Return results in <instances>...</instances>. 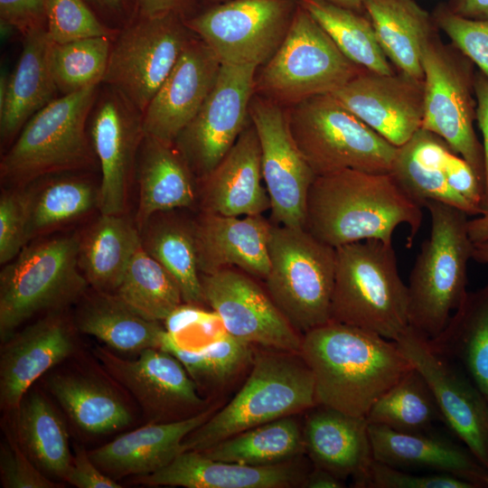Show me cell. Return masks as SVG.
<instances>
[{
    "label": "cell",
    "instance_id": "obj_1",
    "mask_svg": "<svg viewBox=\"0 0 488 488\" xmlns=\"http://www.w3.org/2000/svg\"><path fill=\"white\" fill-rule=\"evenodd\" d=\"M299 354L312 371L316 405L356 417H366L413 368L395 341L333 321L304 333Z\"/></svg>",
    "mask_w": 488,
    "mask_h": 488
},
{
    "label": "cell",
    "instance_id": "obj_2",
    "mask_svg": "<svg viewBox=\"0 0 488 488\" xmlns=\"http://www.w3.org/2000/svg\"><path fill=\"white\" fill-rule=\"evenodd\" d=\"M421 222V206L389 173L345 169L319 175L307 194L305 229L334 249L369 239L390 243L402 224L411 245Z\"/></svg>",
    "mask_w": 488,
    "mask_h": 488
},
{
    "label": "cell",
    "instance_id": "obj_3",
    "mask_svg": "<svg viewBox=\"0 0 488 488\" xmlns=\"http://www.w3.org/2000/svg\"><path fill=\"white\" fill-rule=\"evenodd\" d=\"M430 217L428 238L421 244L408 286V324L431 340L446 326L465 300L467 265L474 242L468 230V214L449 204L427 201Z\"/></svg>",
    "mask_w": 488,
    "mask_h": 488
},
{
    "label": "cell",
    "instance_id": "obj_4",
    "mask_svg": "<svg viewBox=\"0 0 488 488\" xmlns=\"http://www.w3.org/2000/svg\"><path fill=\"white\" fill-rule=\"evenodd\" d=\"M335 251L330 321L397 341L409 327L408 297L392 242L369 239Z\"/></svg>",
    "mask_w": 488,
    "mask_h": 488
},
{
    "label": "cell",
    "instance_id": "obj_5",
    "mask_svg": "<svg viewBox=\"0 0 488 488\" xmlns=\"http://www.w3.org/2000/svg\"><path fill=\"white\" fill-rule=\"evenodd\" d=\"M315 406L313 374L298 352H255L241 389L184 438L183 450L202 452L247 429Z\"/></svg>",
    "mask_w": 488,
    "mask_h": 488
},
{
    "label": "cell",
    "instance_id": "obj_6",
    "mask_svg": "<svg viewBox=\"0 0 488 488\" xmlns=\"http://www.w3.org/2000/svg\"><path fill=\"white\" fill-rule=\"evenodd\" d=\"M99 85L55 98L23 126L0 163L2 182L23 188L42 177L90 167L97 160L88 122Z\"/></svg>",
    "mask_w": 488,
    "mask_h": 488
},
{
    "label": "cell",
    "instance_id": "obj_7",
    "mask_svg": "<svg viewBox=\"0 0 488 488\" xmlns=\"http://www.w3.org/2000/svg\"><path fill=\"white\" fill-rule=\"evenodd\" d=\"M80 235L41 237L0 272V339L39 314L63 311L89 290L78 260Z\"/></svg>",
    "mask_w": 488,
    "mask_h": 488
},
{
    "label": "cell",
    "instance_id": "obj_8",
    "mask_svg": "<svg viewBox=\"0 0 488 488\" xmlns=\"http://www.w3.org/2000/svg\"><path fill=\"white\" fill-rule=\"evenodd\" d=\"M292 136L316 176L345 169L390 173L398 147L332 94L286 108Z\"/></svg>",
    "mask_w": 488,
    "mask_h": 488
},
{
    "label": "cell",
    "instance_id": "obj_9",
    "mask_svg": "<svg viewBox=\"0 0 488 488\" xmlns=\"http://www.w3.org/2000/svg\"><path fill=\"white\" fill-rule=\"evenodd\" d=\"M266 289L301 335L330 321L336 251L305 228L272 224Z\"/></svg>",
    "mask_w": 488,
    "mask_h": 488
},
{
    "label": "cell",
    "instance_id": "obj_10",
    "mask_svg": "<svg viewBox=\"0 0 488 488\" xmlns=\"http://www.w3.org/2000/svg\"><path fill=\"white\" fill-rule=\"evenodd\" d=\"M363 70L298 3L285 39L256 76L255 93L287 108L313 96L332 94Z\"/></svg>",
    "mask_w": 488,
    "mask_h": 488
},
{
    "label": "cell",
    "instance_id": "obj_11",
    "mask_svg": "<svg viewBox=\"0 0 488 488\" xmlns=\"http://www.w3.org/2000/svg\"><path fill=\"white\" fill-rule=\"evenodd\" d=\"M184 19L176 14L137 15L114 39L102 83L142 115L196 36Z\"/></svg>",
    "mask_w": 488,
    "mask_h": 488
},
{
    "label": "cell",
    "instance_id": "obj_12",
    "mask_svg": "<svg viewBox=\"0 0 488 488\" xmlns=\"http://www.w3.org/2000/svg\"><path fill=\"white\" fill-rule=\"evenodd\" d=\"M297 0H231L184 19L221 64L263 66L285 39Z\"/></svg>",
    "mask_w": 488,
    "mask_h": 488
},
{
    "label": "cell",
    "instance_id": "obj_13",
    "mask_svg": "<svg viewBox=\"0 0 488 488\" xmlns=\"http://www.w3.org/2000/svg\"><path fill=\"white\" fill-rule=\"evenodd\" d=\"M424 110L421 128L441 137L484 184L483 149L474 129V77L466 62L433 36L422 52Z\"/></svg>",
    "mask_w": 488,
    "mask_h": 488
},
{
    "label": "cell",
    "instance_id": "obj_14",
    "mask_svg": "<svg viewBox=\"0 0 488 488\" xmlns=\"http://www.w3.org/2000/svg\"><path fill=\"white\" fill-rule=\"evenodd\" d=\"M258 67L221 64L211 91L174 142L196 180L208 174L249 123Z\"/></svg>",
    "mask_w": 488,
    "mask_h": 488
},
{
    "label": "cell",
    "instance_id": "obj_15",
    "mask_svg": "<svg viewBox=\"0 0 488 488\" xmlns=\"http://www.w3.org/2000/svg\"><path fill=\"white\" fill-rule=\"evenodd\" d=\"M249 113L259 140L270 221L305 228L307 194L316 175L292 136L286 108L255 93Z\"/></svg>",
    "mask_w": 488,
    "mask_h": 488
},
{
    "label": "cell",
    "instance_id": "obj_16",
    "mask_svg": "<svg viewBox=\"0 0 488 488\" xmlns=\"http://www.w3.org/2000/svg\"><path fill=\"white\" fill-rule=\"evenodd\" d=\"M404 192L421 207L436 201L468 215L483 210V184L474 168L446 141L420 128L398 147L389 173Z\"/></svg>",
    "mask_w": 488,
    "mask_h": 488
},
{
    "label": "cell",
    "instance_id": "obj_17",
    "mask_svg": "<svg viewBox=\"0 0 488 488\" xmlns=\"http://www.w3.org/2000/svg\"><path fill=\"white\" fill-rule=\"evenodd\" d=\"M205 303L231 336L267 349L298 352L302 335L257 278L236 267L201 275Z\"/></svg>",
    "mask_w": 488,
    "mask_h": 488
},
{
    "label": "cell",
    "instance_id": "obj_18",
    "mask_svg": "<svg viewBox=\"0 0 488 488\" xmlns=\"http://www.w3.org/2000/svg\"><path fill=\"white\" fill-rule=\"evenodd\" d=\"M427 381L443 421L488 470V401L465 372L410 326L395 341Z\"/></svg>",
    "mask_w": 488,
    "mask_h": 488
},
{
    "label": "cell",
    "instance_id": "obj_19",
    "mask_svg": "<svg viewBox=\"0 0 488 488\" xmlns=\"http://www.w3.org/2000/svg\"><path fill=\"white\" fill-rule=\"evenodd\" d=\"M93 352L107 372L134 396L149 422L181 420L208 408L183 365L164 350L146 349L134 360L99 346Z\"/></svg>",
    "mask_w": 488,
    "mask_h": 488
},
{
    "label": "cell",
    "instance_id": "obj_20",
    "mask_svg": "<svg viewBox=\"0 0 488 488\" xmlns=\"http://www.w3.org/2000/svg\"><path fill=\"white\" fill-rule=\"evenodd\" d=\"M142 116L109 87L95 101L89 117L88 133L101 172L99 213L123 214L126 211L132 171L145 136Z\"/></svg>",
    "mask_w": 488,
    "mask_h": 488
},
{
    "label": "cell",
    "instance_id": "obj_21",
    "mask_svg": "<svg viewBox=\"0 0 488 488\" xmlns=\"http://www.w3.org/2000/svg\"><path fill=\"white\" fill-rule=\"evenodd\" d=\"M332 95L397 147L421 128L424 80L402 72L386 75L363 70Z\"/></svg>",
    "mask_w": 488,
    "mask_h": 488
},
{
    "label": "cell",
    "instance_id": "obj_22",
    "mask_svg": "<svg viewBox=\"0 0 488 488\" xmlns=\"http://www.w3.org/2000/svg\"><path fill=\"white\" fill-rule=\"evenodd\" d=\"M221 66L211 48L195 36L145 110V136L174 144L211 91Z\"/></svg>",
    "mask_w": 488,
    "mask_h": 488
},
{
    "label": "cell",
    "instance_id": "obj_23",
    "mask_svg": "<svg viewBox=\"0 0 488 488\" xmlns=\"http://www.w3.org/2000/svg\"><path fill=\"white\" fill-rule=\"evenodd\" d=\"M74 326L63 311L51 312L3 343L0 404L4 410L14 411L37 379L75 352Z\"/></svg>",
    "mask_w": 488,
    "mask_h": 488
},
{
    "label": "cell",
    "instance_id": "obj_24",
    "mask_svg": "<svg viewBox=\"0 0 488 488\" xmlns=\"http://www.w3.org/2000/svg\"><path fill=\"white\" fill-rule=\"evenodd\" d=\"M268 210L259 140L249 121L220 163L197 180L196 211L247 216L264 214Z\"/></svg>",
    "mask_w": 488,
    "mask_h": 488
},
{
    "label": "cell",
    "instance_id": "obj_25",
    "mask_svg": "<svg viewBox=\"0 0 488 488\" xmlns=\"http://www.w3.org/2000/svg\"><path fill=\"white\" fill-rule=\"evenodd\" d=\"M272 224L263 214L241 217L196 211L195 242L201 275L236 267L264 281L269 270Z\"/></svg>",
    "mask_w": 488,
    "mask_h": 488
},
{
    "label": "cell",
    "instance_id": "obj_26",
    "mask_svg": "<svg viewBox=\"0 0 488 488\" xmlns=\"http://www.w3.org/2000/svg\"><path fill=\"white\" fill-rule=\"evenodd\" d=\"M307 474L297 458L260 466L213 460L187 450L159 471L135 476V483L185 488H288L302 486Z\"/></svg>",
    "mask_w": 488,
    "mask_h": 488
},
{
    "label": "cell",
    "instance_id": "obj_27",
    "mask_svg": "<svg viewBox=\"0 0 488 488\" xmlns=\"http://www.w3.org/2000/svg\"><path fill=\"white\" fill-rule=\"evenodd\" d=\"M211 408L190 418L170 422H149L92 451L89 456L113 479L151 474L183 452V440L211 415Z\"/></svg>",
    "mask_w": 488,
    "mask_h": 488
},
{
    "label": "cell",
    "instance_id": "obj_28",
    "mask_svg": "<svg viewBox=\"0 0 488 488\" xmlns=\"http://www.w3.org/2000/svg\"><path fill=\"white\" fill-rule=\"evenodd\" d=\"M373 459L395 468H423L486 487L488 470L467 449L426 432L408 433L369 424Z\"/></svg>",
    "mask_w": 488,
    "mask_h": 488
},
{
    "label": "cell",
    "instance_id": "obj_29",
    "mask_svg": "<svg viewBox=\"0 0 488 488\" xmlns=\"http://www.w3.org/2000/svg\"><path fill=\"white\" fill-rule=\"evenodd\" d=\"M303 428L305 451L315 467L362 487L373 455L365 417L316 405Z\"/></svg>",
    "mask_w": 488,
    "mask_h": 488
},
{
    "label": "cell",
    "instance_id": "obj_30",
    "mask_svg": "<svg viewBox=\"0 0 488 488\" xmlns=\"http://www.w3.org/2000/svg\"><path fill=\"white\" fill-rule=\"evenodd\" d=\"M135 168L138 184L135 223L138 230L155 213L196 211L197 180L173 143L145 136Z\"/></svg>",
    "mask_w": 488,
    "mask_h": 488
},
{
    "label": "cell",
    "instance_id": "obj_31",
    "mask_svg": "<svg viewBox=\"0 0 488 488\" xmlns=\"http://www.w3.org/2000/svg\"><path fill=\"white\" fill-rule=\"evenodd\" d=\"M50 44L46 29L23 35L22 52L0 99L2 145L12 144L27 121L56 98L58 90L49 64Z\"/></svg>",
    "mask_w": 488,
    "mask_h": 488
},
{
    "label": "cell",
    "instance_id": "obj_32",
    "mask_svg": "<svg viewBox=\"0 0 488 488\" xmlns=\"http://www.w3.org/2000/svg\"><path fill=\"white\" fill-rule=\"evenodd\" d=\"M179 209L155 213L139 230L144 250L178 285L183 303L206 305L198 267L194 216Z\"/></svg>",
    "mask_w": 488,
    "mask_h": 488
},
{
    "label": "cell",
    "instance_id": "obj_33",
    "mask_svg": "<svg viewBox=\"0 0 488 488\" xmlns=\"http://www.w3.org/2000/svg\"><path fill=\"white\" fill-rule=\"evenodd\" d=\"M78 304L75 327L109 349L139 353L162 348L167 331L161 322L141 316L115 294L88 290Z\"/></svg>",
    "mask_w": 488,
    "mask_h": 488
},
{
    "label": "cell",
    "instance_id": "obj_34",
    "mask_svg": "<svg viewBox=\"0 0 488 488\" xmlns=\"http://www.w3.org/2000/svg\"><path fill=\"white\" fill-rule=\"evenodd\" d=\"M140 247L139 230L125 213H100L80 235L79 267L92 289L115 293Z\"/></svg>",
    "mask_w": 488,
    "mask_h": 488
},
{
    "label": "cell",
    "instance_id": "obj_35",
    "mask_svg": "<svg viewBox=\"0 0 488 488\" xmlns=\"http://www.w3.org/2000/svg\"><path fill=\"white\" fill-rule=\"evenodd\" d=\"M363 9L387 58L399 72L423 80L422 52L433 36L428 13L415 0H364Z\"/></svg>",
    "mask_w": 488,
    "mask_h": 488
},
{
    "label": "cell",
    "instance_id": "obj_36",
    "mask_svg": "<svg viewBox=\"0 0 488 488\" xmlns=\"http://www.w3.org/2000/svg\"><path fill=\"white\" fill-rule=\"evenodd\" d=\"M47 387L72 422L83 432L99 435L128 426L131 411L119 393L94 375L56 373Z\"/></svg>",
    "mask_w": 488,
    "mask_h": 488
},
{
    "label": "cell",
    "instance_id": "obj_37",
    "mask_svg": "<svg viewBox=\"0 0 488 488\" xmlns=\"http://www.w3.org/2000/svg\"><path fill=\"white\" fill-rule=\"evenodd\" d=\"M427 341L457 364L488 401V284L468 292L441 333Z\"/></svg>",
    "mask_w": 488,
    "mask_h": 488
},
{
    "label": "cell",
    "instance_id": "obj_38",
    "mask_svg": "<svg viewBox=\"0 0 488 488\" xmlns=\"http://www.w3.org/2000/svg\"><path fill=\"white\" fill-rule=\"evenodd\" d=\"M53 175L23 187L28 243L99 210V185L76 176Z\"/></svg>",
    "mask_w": 488,
    "mask_h": 488
},
{
    "label": "cell",
    "instance_id": "obj_39",
    "mask_svg": "<svg viewBox=\"0 0 488 488\" xmlns=\"http://www.w3.org/2000/svg\"><path fill=\"white\" fill-rule=\"evenodd\" d=\"M14 411L22 449L46 475L65 480L73 456L61 415L38 391L26 393Z\"/></svg>",
    "mask_w": 488,
    "mask_h": 488
},
{
    "label": "cell",
    "instance_id": "obj_40",
    "mask_svg": "<svg viewBox=\"0 0 488 488\" xmlns=\"http://www.w3.org/2000/svg\"><path fill=\"white\" fill-rule=\"evenodd\" d=\"M305 451L304 432L293 415L231 436L202 453L213 460L261 466L291 461Z\"/></svg>",
    "mask_w": 488,
    "mask_h": 488
},
{
    "label": "cell",
    "instance_id": "obj_41",
    "mask_svg": "<svg viewBox=\"0 0 488 488\" xmlns=\"http://www.w3.org/2000/svg\"><path fill=\"white\" fill-rule=\"evenodd\" d=\"M297 1L352 62L372 72L395 73L369 18L326 0Z\"/></svg>",
    "mask_w": 488,
    "mask_h": 488
},
{
    "label": "cell",
    "instance_id": "obj_42",
    "mask_svg": "<svg viewBox=\"0 0 488 488\" xmlns=\"http://www.w3.org/2000/svg\"><path fill=\"white\" fill-rule=\"evenodd\" d=\"M368 424L408 432H427L442 414L427 381L413 366L388 389L366 415Z\"/></svg>",
    "mask_w": 488,
    "mask_h": 488
},
{
    "label": "cell",
    "instance_id": "obj_43",
    "mask_svg": "<svg viewBox=\"0 0 488 488\" xmlns=\"http://www.w3.org/2000/svg\"><path fill=\"white\" fill-rule=\"evenodd\" d=\"M251 346L223 330L202 348L189 349L167 332L162 350L183 365L197 386L217 388L251 365L255 353Z\"/></svg>",
    "mask_w": 488,
    "mask_h": 488
},
{
    "label": "cell",
    "instance_id": "obj_44",
    "mask_svg": "<svg viewBox=\"0 0 488 488\" xmlns=\"http://www.w3.org/2000/svg\"><path fill=\"white\" fill-rule=\"evenodd\" d=\"M113 294L141 316L157 322H164L183 303L175 280L142 246Z\"/></svg>",
    "mask_w": 488,
    "mask_h": 488
},
{
    "label": "cell",
    "instance_id": "obj_45",
    "mask_svg": "<svg viewBox=\"0 0 488 488\" xmlns=\"http://www.w3.org/2000/svg\"><path fill=\"white\" fill-rule=\"evenodd\" d=\"M112 41L91 37L61 44L51 42L50 70L61 96L102 83Z\"/></svg>",
    "mask_w": 488,
    "mask_h": 488
},
{
    "label": "cell",
    "instance_id": "obj_46",
    "mask_svg": "<svg viewBox=\"0 0 488 488\" xmlns=\"http://www.w3.org/2000/svg\"><path fill=\"white\" fill-rule=\"evenodd\" d=\"M46 33L61 44L91 37L114 40L120 30L105 24L85 0H46Z\"/></svg>",
    "mask_w": 488,
    "mask_h": 488
},
{
    "label": "cell",
    "instance_id": "obj_47",
    "mask_svg": "<svg viewBox=\"0 0 488 488\" xmlns=\"http://www.w3.org/2000/svg\"><path fill=\"white\" fill-rule=\"evenodd\" d=\"M436 23L455 48L488 79V20L466 18L449 10L440 11Z\"/></svg>",
    "mask_w": 488,
    "mask_h": 488
},
{
    "label": "cell",
    "instance_id": "obj_48",
    "mask_svg": "<svg viewBox=\"0 0 488 488\" xmlns=\"http://www.w3.org/2000/svg\"><path fill=\"white\" fill-rule=\"evenodd\" d=\"M27 244L23 188H5L0 197V264L13 260Z\"/></svg>",
    "mask_w": 488,
    "mask_h": 488
},
{
    "label": "cell",
    "instance_id": "obj_49",
    "mask_svg": "<svg viewBox=\"0 0 488 488\" xmlns=\"http://www.w3.org/2000/svg\"><path fill=\"white\" fill-rule=\"evenodd\" d=\"M362 487L371 488H474L455 475L443 473L413 474L375 460L372 461Z\"/></svg>",
    "mask_w": 488,
    "mask_h": 488
},
{
    "label": "cell",
    "instance_id": "obj_50",
    "mask_svg": "<svg viewBox=\"0 0 488 488\" xmlns=\"http://www.w3.org/2000/svg\"><path fill=\"white\" fill-rule=\"evenodd\" d=\"M0 474L5 488H55L51 480L24 453L20 445L9 439L1 443Z\"/></svg>",
    "mask_w": 488,
    "mask_h": 488
},
{
    "label": "cell",
    "instance_id": "obj_51",
    "mask_svg": "<svg viewBox=\"0 0 488 488\" xmlns=\"http://www.w3.org/2000/svg\"><path fill=\"white\" fill-rule=\"evenodd\" d=\"M46 0H0L1 27L23 35L46 29Z\"/></svg>",
    "mask_w": 488,
    "mask_h": 488
},
{
    "label": "cell",
    "instance_id": "obj_52",
    "mask_svg": "<svg viewBox=\"0 0 488 488\" xmlns=\"http://www.w3.org/2000/svg\"><path fill=\"white\" fill-rule=\"evenodd\" d=\"M65 481L78 488L122 487L115 479L101 471L81 446H77Z\"/></svg>",
    "mask_w": 488,
    "mask_h": 488
},
{
    "label": "cell",
    "instance_id": "obj_53",
    "mask_svg": "<svg viewBox=\"0 0 488 488\" xmlns=\"http://www.w3.org/2000/svg\"><path fill=\"white\" fill-rule=\"evenodd\" d=\"M474 93L475 96V119L483 139L484 184L483 211L488 210V79L478 71L474 77Z\"/></svg>",
    "mask_w": 488,
    "mask_h": 488
},
{
    "label": "cell",
    "instance_id": "obj_54",
    "mask_svg": "<svg viewBox=\"0 0 488 488\" xmlns=\"http://www.w3.org/2000/svg\"><path fill=\"white\" fill-rule=\"evenodd\" d=\"M210 314L202 306L183 303L164 321V328L177 337L192 327H201Z\"/></svg>",
    "mask_w": 488,
    "mask_h": 488
},
{
    "label": "cell",
    "instance_id": "obj_55",
    "mask_svg": "<svg viewBox=\"0 0 488 488\" xmlns=\"http://www.w3.org/2000/svg\"><path fill=\"white\" fill-rule=\"evenodd\" d=\"M196 0H135L136 13L139 16L176 14L188 17Z\"/></svg>",
    "mask_w": 488,
    "mask_h": 488
},
{
    "label": "cell",
    "instance_id": "obj_56",
    "mask_svg": "<svg viewBox=\"0 0 488 488\" xmlns=\"http://www.w3.org/2000/svg\"><path fill=\"white\" fill-rule=\"evenodd\" d=\"M301 487L305 488H342L344 487L343 480L331 472L315 467L306 474Z\"/></svg>",
    "mask_w": 488,
    "mask_h": 488
},
{
    "label": "cell",
    "instance_id": "obj_57",
    "mask_svg": "<svg viewBox=\"0 0 488 488\" xmlns=\"http://www.w3.org/2000/svg\"><path fill=\"white\" fill-rule=\"evenodd\" d=\"M95 13L114 19H124L129 11L128 0H85Z\"/></svg>",
    "mask_w": 488,
    "mask_h": 488
},
{
    "label": "cell",
    "instance_id": "obj_58",
    "mask_svg": "<svg viewBox=\"0 0 488 488\" xmlns=\"http://www.w3.org/2000/svg\"><path fill=\"white\" fill-rule=\"evenodd\" d=\"M451 11L470 19L488 20V0H455Z\"/></svg>",
    "mask_w": 488,
    "mask_h": 488
},
{
    "label": "cell",
    "instance_id": "obj_59",
    "mask_svg": "<svg viewBox=\"0 0 488 488\" xmlns=\"http://www.w3.org/2000/svg\"><path fill=\"white\" fill-rule=\"evenodd\" d=\"M467 230L473 242L488 240V210L468 220Z\"/></svg>",
    "mask_w": 488,
    "mask_h": 488
},
{
    "label": "cell",
    "instance_id": "obj_60",
    "mask_svg": "<svg viewBox=\"0 0 488 488\" xmlns=\"http://www.w3.org/2000/svg\"><path fill=\"white\" fill-rule=\"evenodd\" d=\"M472 258L479 263L488 264V240L474 242Z\"/></svg>",
    "mask_w": 488,
    "mask_h": 488
},
{
    "label": "cell",
    "instance_id": "obj_61",
    "mask_svg": "<svg viewBox=\"0 0 488 488\" xmlns=\"http://www.w3.org/2000/svg\"><path fill=\"white\" fill-rule=\"evenodd\" d=\"M339 6L360 12L363 8L364 0H326Z\"/></svg>",
    "mask_w": 488,
    "mask_h": 488
},
{
    "label": "cell",
    "instance_id": "obj_62",
    "mask_svg": "<svg viewBox=\"0 0 488 488\" xmlns=\"http://www.w3.org/2000/svg\"><path fill=\"white\" fill-rule=\"evenodd\" d=\"M206 1L211 3L212 5H217V4H221V3H225L231 0H206Z\"/></svg>",
    "mask_w": 488,
    "mask_h": 488
},
{
    "label": "cell",
    "instance_id": "obj_63",
    "mask_svg": "<svg viewBox=\"0 0 488 488\" xmlns=\"http://www.w3.org/2000/svg\"><path fill=\"white\" fill-rule=\"evenodd\" d=\"M486 487H488V479H487V483H486Z\"/></svg>",
    "mask_w": 488,
    "mask_h": 488
}]
</instances>
